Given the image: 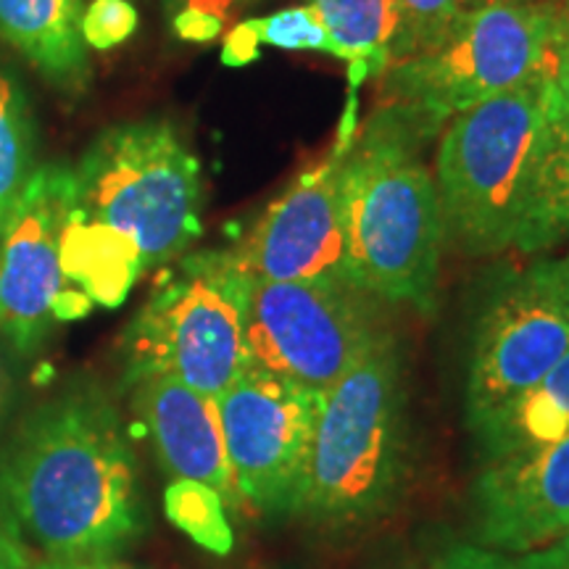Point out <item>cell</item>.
<instances>
[{"instance_id": "1", "label": "cell", "mask_w": 569, "mask_h": 569, "mask_svg": "<svg viewBox=\"0 0 569 569\" xmlns=\"http://www.w3.org/2000/svg\"><path fill=\"white\" fill-rule=\"evenodd\" d=\"M0 515L42 559L117 557L148 528L138 457L96 382L40 403L0 451Z\"/></svg>"}, {"instance_id": "2", "label": "cell", "mask_w": 569, "mask_h": 569, "mask_svg": "<svg viewBox=\"0 0 569 569\" xmlns=\"http://www.w3.org/2000/svg\"><path fill=\"white\" fill-rule=\"evenodd\" d=\"M443 122L417 106L388 101L340 153L346 277L386 303L436 309L443 213L427 142Z\"/></svg>"}, {"instance_id": "3", "label": "cell", "mask_w": 569, "mask_h": 569, "mask_svg": "<svg viewBox=\"0 0 569 569\" xmlns=\"http://www.w3.org/2000/svg\"><path fill=\"white\" fill-rule=\"evenodd\" d=\"M407 469L403 348L388 332L322 390L296 519L327 532L367 528L396 509Z\"/></svg>"}, {"instance_id": "4", "label": "cell", "mask_w": 569, "mask_h": 569, "mask_svg": "<svg viewBox=\"0 0 569 569\" xmlns=\"http://www.w3.org/2000/svg\"><path fill=\"white\" fill-rule=\"evenodd\" d=\"M546 82L488 98L448 119L436 180L446 243L467 256L515 248L546 140Z\"/></svg>"}, {"instance_id": "5", "label": "cell", "mask_w": 569, "mask_h": 569, "mask_svg": "<svg viewBox=\"0 0 569 569\" xmlns=\"http://www.w3.org/2000/svg\"><path fill=\"white\" fill-rule=\"evenodd\" d=\"M253 280L232 248L190 253L124 327L119 359L127 388L172 377L219 398L251 367L246 343Z\"/></svg>"}, {"instance_id": "6", "label": "cell", "mask_w": 569, "mask_h": 569, "mask_svg": "<svg viewBox=\"0 0 569 569\" xmlns=\"http://www.w3.org/2000/svg\"><path fill=\"white\" fill-rule=\"evenodd\" d=\"M74 180L77 211L132 240L146 269L174 261L201 234V161L163 119L103 130Z\"/></svg>"}, {"instance_id": "7", "label": "cell", "mask_w": 569, "mask_h": 569, "mask_svg": "<svg viewBox=\"0 0 569 569\" xmlns=\"http://www.w3.org/2000/svg\"><path fill=\"white\" fill-rule=\"evenodd\" d=\"M567 30L569 0L472 9L438 48L382 71L388 101L417 106L446 124L488 98L549 80Z\"/></svg>"}, {"instance_id": "8", "label": "cell", "mask_w": 569, "mask_h": 569, "mask_svg": "<svg viewBox=\"0 0 569 569\" xmlns=\"http://www.w3.org/2000/svg\"><path fill=\"white\" fill-rule=\"evenodd\" d=\"M386 301L348 280L256 282L248 301L251 365L327 390L388 336Z\"/></svg>"}, {"instance_id": "9", "label": "cell", "mask_w": 569, "mask_h": 569, "mask_svg": "<svg viewBox=\"0 0 569 569\" xmlns=\"http://www.w3.org/2000/svg\"><path fill=\"white\" fill-rule=\"evenodd\" d=\"M569 351V282L540 259L490 290L472 332L465 386L467 430L522 398Z\"/></svg>"}, {"instance_id": "10", "label": "cell", "mask_w": 569, "mask_h": 569, "mask_svg": "<svg viewBox=\"0 0 569 569\" xmlns=\"http://www.w3.org/2000/svg\"><path fill=\"white\" fill-rule=\"evenodd\" d=\"M77 209L74 167L42 163L0 222V332L21 353L53 322L80 319L92 301L61 269V238Z\"/></svg>"}, {"instance_id": "11", "label": "cell", "mask_w": 569, "mask_h": 569, "mask_svg": "<svg viewBox=\"0 0 569 569\" xmlns=\"http://www.w3.org/2000/svg\"><path fill=\"white\" fill-rule=\"evenodd\" d=\"M319 401V390L253 365L217 398L234 486L261 517H296Z\"/></svg>"}, {"instance_id": "12", "label": "cell", "mask_w": 569, "mask_h": 569, "mask_svg": "<svg viewBox=\"0 0 569 569\" xmlns=\"http://www.w3.org/2000/svg\"><path fill=\"white\" fill-rule=\"evenodd\" d=\"M340 153L298 177L232 248L251 280H348Z\"/></svg>"}, {"instance_id": "13", "label": "cell", "mask_w": 569, "mask_h": 569, "mask_svg": "<svg viewBox=\"0 0 569 569\" xmlns=\"http://www.w3.org/2000/svg\"><path fill=\"white\" fill-rule=\"evenodd\" d=\"M475 538L522 557L569 532V432L551 443L486 461L472 482Z\"/></svg>"}, {"instance_id": "14", "label": "cell", "mask_w": 569, "mask_h": 569, "mask_svg": "<svg viewBox=\"0 0 569 569\" xmlns=\"http://www.w3.org/2000/svg\"><path fill=\"white\" fill-rule=\"evenodd\" d=\"M130 409L169 478L203 482L224 498L227 509H246L227 457L217 398L172 377H148L132 386Z\"/></svg>"}, {"instance_id": "15", "label": "cell", "mask_w": 569, "mask_h": 569, "mask_svg": "<svg viewBox=\"0 0 569 569\" xmlns=\"http://www.w3.org/2000/svg\"><path fill=\"white\" fill-rule=\"evenodd\" d=\"M82 13V0H0V40L63 96H80L90 84Z\"/></svg>"}, {"instance_id": "16", "label": "cell", "mask_w": 569, "mask_h": 569, "mask_svg": "<svg viewBox=\"0 0 569 569\" xmlns=\"http://www.w3.org/2000/svg\"><path fill=\"white\" fill-rule=\"evenodd\" d=\"M61 269L92 303L117 309L146 267L132 240L74 209L61 238Z\"/></svg>"}, {"instance_id": "17", "label": "cell", "mask_w": 569, "mask_h": 569, "mask_svg": "<svg viewBox=\"0 0 569 569\" xmlns=\"http://www.w3.org/2000/svg\"><path fill=\"white\" fill-rule=\"evenodd\" d=\"M569 432V351L549 369V375L488 422L475 427L472 436L486 461L551 443Z\"/></svg>"}, {"instance_id": "18", "label": "cell", "mask_w": 569, "mask_h": 569, "mask_svg": "<svg viewBox=\"0 0 569 569\" xmlns=\"http://www.w3.org/2000/svg\"><path fill=\"white\" fill-rule=\"evenodd\" d=\"M569 243V130L546 122V140L536 177L519 219L515 248L546 253Z\"/></svg>"}, {"instance_id": "19", "label": "cell", "mask_w": 569, "mask_h": 569, "mask_svg": "<svg viewBox=\"0 0 569 569\" xmlns=\"http://www.w3.org/2000/svg\"><path fill=\"white\" fill-rule=\"evenodd\" d=\"M325 19L340 59L351 63V80L382 77L390 63L393 11L390 0H309Z\"/></svg>"}, {"instance_id": "20", "label": "cell", "mask_w": 569, "mask_h": 569, "mask_svg": "<svg viewBox=\"0 0 569 569\" xmlns=\"http://www.w3.org/2000/svg\"><path fill=\"white\" fill-rule=\"evenodd\" d=\"M261 46L282 48V51L330 53L340 59V51L330 38L325 19L311 3L234 24L224 38L222 61L227 67H246V63L256 61Z\"/></svg>"}, {"instance_id": "21", "label": "cell", "mask_w": 569, "mask_h": 569, "mask_svg": "<svg viewBox=\"0 0 569 569\" xmlns=\"http://www.w3.org/2000/svg\"><path fill=\"white\" fill-rule=\"evenodd\" d=\"M34 119L17 77L0 63V222L30 180L34 167Z\"/></svg>"}, {"instance_id": "22", "label": "cell", "mask_w": 569, "mask_h": 569, "mask_svg": "<svg viewBox=\"0 0 569 569\" xmlns=\"http://www.w3.org/2000/svg\"><path fill=\"white\" fill-rule=\"evenodd\" d=\"M163 511L177 530L203 551L227 557L234 549V530L224 498L193 480H172L163 490Z\"/></svg>"}, {"instance_id": "23", "label": "cell", "mask_w": 569, "mask_h": 569, "mask_svg": "<svg viewBox=\"0 0 569 569\" xmlns=\"http://www.w3.org/2000/svg\"><path fill=\"white\" fill-rule=\"evenodd\" d=\"M390 11L393 38L388 67L438 48L467 13L461 0H390Z\"/></svg>"}, {"instance_id": "24", "label": "cell", "mask_w": 569, "mask_h": 569, "mask_svg": "<svg viewBox=\"0 0 569 569\" xmlns=\"http://www.w3.org/2000/svg\"><path fill=\"white\" fill-rule=\"evenodd\" d=\"M256 0H161L163 17L177 40L209 46Z\"/></svg>"}, {"instance_id": "25", "label": "cell", "mask_w": 569, "mask_h": 569, "mask_svg": "<svg viewBox=\"0 0 569 569\" xmlns=\"http://www.w3.org/2000/svg\"><path fill=\"white\" fill-rule=\"evenodd\" d=\"M138 30V11L130 0H92L84 9L80 32L92 51H111Z\"/></svg>"}, {"instance_id": "26", "label": "cell", "mask_w": 569, "mask_h": 569, "mask_svg": "<svg viewBox=\"0 0 569 569\" xmlns=\"http://www.w3.org/2000/svg\"><path fill=\"white\" fill-rule=\"evenodd\" d=\"M432 569H519V561L480 543L448 540L432 559Z\"/></svg>"}, {"instance_id": "27", "label": "cell", "mask_w": 569, "mask_h": 569, "mask_svg": "<svg viewBox=\"0 0 569 569\" xmlns=\"http://www.w3.org/2000/svg\"><path fill=\"white\" fill-rule=\"evenodd\" d=\"M546 122L569 130V30L559 42L557 61L546 82Z\"/></svg>"}, {"instance_id": "28", "label": "cell", "mask_w": 569, "mask_h": 569, "mask_svg": "<svg viewBox=\"0 0 569 569\" xmlns=\"http://www.w3.org/2000/svg\"><path fill=\"white\" fill-rule=\"evenodd\" d=\"M0 569H34L30 551L24 549V543L11 530L3 515H0Z\"/></svg>"}, {"instance_id": "29", "label": "cell", "mask_w": 569, "mask_h": 569, "mask_svg": "<svg viewBox=\"0 0 569 569\" xmlns=\"http://www.w3.org/2000/svg\"><path fill=\"white\" fill-rule=\"evenodd\" d=\"M34 569H138L117 557H98V559H42L34 561Z\"/></svg>"}, {"instance_id": "30", "label": "cell", "mask_w": 569, "mask_h": 569, "mask_svg": "<svg viewBox=\"0 0 569 569\" xmlns=\"http://www.w3.org/2000/svg\"><path fill=\"white\" fill-rule=\"evenodd\" d=\"M517 561L519 569H569V561L565 559V553L559 551L557 543L546 546V549L522 553V557H517Z\"/></svg>"}, {"instance_id": "31", "label": "cell", "mask_w": 569, "mask_h": 569, "mask_svg": "<svg viewBox=\"0 0 569 569\" xmlns=\"http://www.w3.org/2000/svg\"><path fill=\"white\" fill-rule=\"evenodd\" d=\"M509 3H530V0H461L467 11L482 9V6H509Z\"/></svg>"}, {"instance_id": "32", "label": "cell", "mask_w": 569, "mask_h": 569, "mask_svg": "<svg viewBox=\"0 0 569 569\" xmlns=\"http://www.w3.org/2000/svg\"><path fill=\"white\" fill-rule=\"evenodd\" d=\"M3 390H6V375H3V356H0V407H3Z\"/></svg>"}, {"instance_id": "33", "label": "cell", "mask_w": 569, "mask_h": 569, "mask_svg": "<svg viewBox=\"0 0 569 569\" xmlns=\"http://www.w3.org/2000/svg\"><path fill=\"white\" fill-rule=\"evenodd\" d=\"M557 546H559V551L565 553V559L569 561V536H565V538H559L557 540Z\"/></svg>"}, {"instance_id": "34", "label": "cell", "mask_w": 569, "mask_h": 569, "mask_svg": "<svg viewBox=\"0 0 569 569\" xmlns=\"http://www.w3.org/2000/svg\"><path fill=\"white\" fill-rule=\"evenodd\" d=\"M559 267H561V272H565L567 282H569V253H567V256H561V259H559Z\"/></svg>"}, {"instance_id": "35", "label": "cell", "mask_w": 569, "mask_h": 569, "mask_svg": "<svg viewBox=\"0 0 569 569\" xmlns=\"http://www.w3.org/2000/svg\"><path fill=\"white\" fill-rule=\"evenodd\" d=\"M567 536H569V532H567Z\"/></svg>"}]
</instances>
